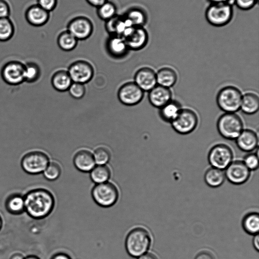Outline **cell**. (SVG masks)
<instances>
[{
  "mask_svg": "<svg viewBox=\"0 0 259 259\" xmlns=\"http://www.w3.org/2000/svg\"><path fill=\"white\" fill-rule=\"evenodd\" d=\"M25 211L31 218L40 220L48 217L53 211L55 199L52 193L44 188H36L24 195Z\"/></svg>",
  "mask_w": 259,
  "mask_h": 259,
  "instance_id": "cell-1",
  "label": "cell"
},
{
  "mask_svg": "<svg viewBox=\"0 0 259 259\" xmlns=\"http://www.w3.org/2000/svg\"><path fill=\"white\" fill-rule=\"evenodd\" d=\"M152 240L151 233L147 228L136 227L131 230L126 236V251L130 256L138 258L148 251Z\"/></svg>",
  "mask_w": 259,
  "mask_h": 259,
  "instance_id": "cell-2",
  "label": "cell"
},
{
  "mask_svg": "<svg viewBox=\"0 0 259 259\" xmlns=\"http://www.w3.org/2000/svg\"><path fill=\"white\" fill-rule=\"evenodd\" d=\"M243 122L236 113H224L217 121V128L221 137L229 140H235L243 131Z\"/></svg>",
  "mask_w": 259,
  "mask_h": 259,
  "instance_id": "cell-3",
  "label": "cell"
},
{
  "mask_svg": "<svg viewBox=\"0 0 259 259\" xmlns=\"http://www.w3.org/2000/svg\"><path fill=\"white\" fill-rule=\"evenodd\" d=\"M242 95L235 86H225L217 94V104L224 113H235L240 109Z\"/></svg>",
  "mask_w": 259,
  "mask_h": 259,
  "instance_id": "cell-4",
  "label": "cell"
},
{
  "mask_svg": "<svg viewBox=\"0 0 259 259\" xmlns=\"http://www.w3.org/2000/svg\"><path fill=\"white\" fill-rule=\"evenodd\" d=\"M91 195L97 205L107 208L112 206L117 202L119 191L114 183L108 181L95 184L92 189Z\"/></svg>",
  "mask_w": 259,
  "mask_h": 259,
  "instance_id": "cell-5",
  "label": "cell"
},
{
  "mask_svg": "<svg viewBox=\"0 0 259 259\" xmlns=\"http://www.w3.org/2000/svg\"><path fill=\"white\" fill-rule=\"evenodd\" d=\"M50 160L44 152L38 150L29 151L23 155L21 160L23 170L30 175L42 173Z\"/></svg>",
  "mask_w": 259,
  "mask_h": 259,
  "instance_id": "cell-6",
  "label": "cell"
},
{
  "mask_svg": "<svg viewBox=\"0 0 259 259\" xmlns=\"http://www.w3.org/2000/svg\"><path fill=\"white\" fill-rule=\"evenodd\" d=\"M233 15L231 4H210L205 12L207 21L212 25L220 27L229 23Z\"/></svg>",
  "mask_w": 259,
  "mask_h": 259,
  "instance_id": "cell-7",
  "label": "cell"
},
{
  "mask_svg": "<svg viewBox=\"0 0 259 259\" xmlns=\"http://www.w3.org/2000/svg\"><path fill=\"white\" fill-rule=\"evenodd\" d=\"M199 122L198 115L193 110L182 108L177 117L170 123L173 130L180 135H188L197 127Z\"/></svg>",
  "mask_w": 259,
  "mask_h": 259,
  "instance_id": "cell-8",
  "label": "cell"
},
{
  "mask_svg": "<svg viewBox=\"0 0 259 259\" xmlns=\"http://www.w3.org/2000/svg\"><path fill=\"white\" fill-rule=\"evenodd\" d=\"M233 151L228 145L219 143L213 145L209 150L207 159L211 167L225 169L233 161Z\"/></svg>",
  "mask_w": 259,
  "mask_h": 259,
  "instance_id": "cell-9",
  "label": "cell"
},
{
  "mask_svg": "<svg viewBox=\"0 0 259 259\" xmlns=\"http://www.w3.org/2000/svg\"><path fill=\"white\" fill-rule=\"evenodd\" d=\"M24 64L12 60L6 63L1 70L4 81L11 85H17L24 82Z\"/></svg>",
  "mask_w": 259,
  "mask_h": 259,
  "instance_id": "cell-10",
  "label": "cell"
},
{
  "mask_svg": "<svg viewBox=\"0 0 259 259\" xmlns=\"http://www.w3.org/2000/svg\"><path fill=\"white\" fill-rule=\"evenodd\" d=\"M226 179L234 185H242L250 178L251 171L242 160H233L225 169Z\"/></svg>",
  "mask_w": 259,
  "mask_h": 259,
  "instance_id": "cell-11",
  "label": "cell"
},
{
  "mask_svg": "<svg viewBox=\"0 0 259 259\" xmlns=\"http://www.w3.org/2000/svg\"><path fill=\"white\" fill-rule=\"evenodd\" d=\"M67 72L72 82L82 84L90 81L94 72L92 65L84 60H78L72 63Z\"/></svg>",
  "mask_w": 259,
  "mask_h": 259,
  "instance_id": "cell-12",
  "label": "cell"
},
{
  "mask_svg": "<svg viewBox=\"0 0 259 259\" xmlns=\"http://www.w3.org/2000/svg\"><path fill=\"white\" fill-rule=\"evenodd\" d=\"M93 29V24L90 19L84 16H78L68 23L67 30L78 40L89 38Z\"/></svg>",
  "mask_w": 259,
  "mask_h": 259,
  "instance_id": "cell-13",
  "label": "cell"
},
{
  "mask_svg": "<svg viewBox=\"0 0 259 259\" xmlns=\"http://www.w3.org/2000/svg\"><path fill=\"white\" fill-rule=\"evenodd\" d=\"M144 97V91L135 82L123 84L118 91V98L122 104L127 106L135 105L140 102Z\"/></svg>",
  "mask_w": 259,
  "mask_h": 259,
  "instance_id": "cell-14",
  "label": "cell"
},
{
  "mask_svg": "<svg viewBox=\"0 0 259 259\" xmlns=\"http://www.w3.org/2000/svg\"><path fill=\"white\" fill-rule=\"evenodd\" d=\"M135 82L143 91H149L157 85L156 72L149 67L141 68L135 74Z\"/></svg>",
  "mask_w": 259,
  "mask_h": 259,
  "instance_id": "cell-15",
  "label": "cell"
},
{
  "mask_svg": "<svg viewBox=\"0 0 259 259\" xmlns=\"http://www.w3.org/2000/svg\"><path fill=\"white\" fill-rule=\"evenodd\" d=\"M148 97L151 105L159 109L172 100V93L169 88L157 84L149 91Z\"/></svg>",
  "mask_w": 259,
  "mask_h": 259,
  "instance_id": "cell-16",
  "label": "cell"
},
{
  "mask_svg": "<svg viewBox=\"0 0 259 259\" xmlns=\"http://www.w3.org/2000/svg\"><path fill=\"white\" fill-rule=\"evenodd\" d=\"M237 147L242 151L251 152L258 147V137L251 129H243L235 140Z\"/></svg>",
  "mask_w": 259,
  "mask_h": 259,
  "instance_id": "cell-17",
  "label": "cell"
},
{
  "mask_svg": "<svg viewBox=\"0 0 259 259\" xmlns=\"http://www.w3.org/2000/svg\"><path fill=\"white\" fill-rule=\"evenodd\" d=\"M124 40L128 49L139 50L144 48L147 45L148 34L143 26H135Z\"/></svg>",
  "mask_w": 259,
  "mask_h": 259,
  "instance_id": "cell-18",
  "label": "cell"
},
{
  "mask_svg": "<svg viewBox=\"0 0 259 259\" xmlns=\"http://www.w3.org/2000/svg\"><path fill=\"white\" fill-rule=\"evenodd\" d=\"M25 16L29 24L39 27L44 25L48 22L50 18V12L36 4L31 5L27 9Z\"/></svg>",
  "mask_w": 259,
  "mask_h": 259,
  "instance_id": "cell-19",
  "label": "cell"
},
{
  "mask_svg": "<svg viewBox=\"0 0 259 259\" xmlns=\"http://www.w3.org/2000/svg\"><path fill=\"white\" fill-rule=\"evenodd\" d=\"M73 162L75 168L82 172H90L96 165L93 153L87 150L77 152Z\"/></svg>",
  "mask_w": 259,
  "mask_h": 259,
  "instance_id": "cell-20",
  "label": "cell"
},
{
  "mask_svg": "<svg viewBox=\"0 0 259 259\" xmlns=\"http://www.w3.org/2000/svg\"><path fill=\"white\" fill-rule=\"evenodd\" d=\"M106 48L109 54L115 58L124 56L128 50L124 39L116 35H111L108 39Z\"/></svg>",
  "mask_w": 259,
  "mask_h": 259,
  "instance_id": "cell-21",
  "label": "cell"
},
{
  "mask_svg": "<svg viewBox=\"0 0 259 259\" xmlns=\"http://www.w3.org/2000/svg\"><path fill=\"white\" fill-rule=\"evenodd\" d=\"M156 81L158 85L170 88L177 81L178 74L176 70L170 67H163L156 73Z\"/></svg>",
  "mask_w": 259,
  "mask_h": 259,
  "instance_id": "cell-22",
  "label": "cell"
},
{
  "mask_svg": "<svg viewBox=\"0 0 259 259\" xmlns=\"http://www.w3.org/2000/svg\"><path fill=\"white\" fill-rule=\"evenodd\" d=\"M182 108V105L179 101L172 99L159 109V116L164 122L170 123L177 117Z\"/></svg>",
  "mask_w": 259,
  "mask_h": 259,
  "instance_id": "cell-23",
  "label": "cell"
},
{
  "mask_svg": "<svg viewBox=\"0 0 259 259\" xmlns=\"http://www.w3.org/2000/svg\"><path fill=\"white\" fill-rule=\"evenodd\" d=\"M259 108V98L253 92H247L242 95L240 110L247 115L256 113Z\"/></svg>",
  "mask_w": 259,
  "mask_h": 259,
  "instance_id": "cell-24",
  "label": "cell"
},
{
  "mask_svg": "<svg viewBox=\"0 0 259 259\" xmlns=\"http://www.w3.org/2000/svg\"><path fill=\"white\" fill-rule=\"evenodd\" d=\"M6 210L11 214L19 215L25 211L24 196L14 193L9 196L5 201Z\"/></svg>",
  "mask_w": 259,
  "mask_h": 259,
  "instance_id": "cell-25",
  "label": "cell"
},
{
  "mask_svg": "<svg viewBox=\"0 0 259 259\" xmlns=\"http://www.w3.org/2000/svg\"><path fill=\"white\" fill-rule=\"evenodd\" d=\"M226 179L224 170L210 167L205 172L204 180L207 186L211 188H218L222 186Z\"/></svg>",
  "mask_w": 259,
  "mask_h": 259,
  "instance_id": "cell-26",
  "label": "cell"
},
{
  "mask_svg": "<svg viewBox=\"0 0 259 259\" xmlns=\"http://www.w3.org/2000/svg\"><path fill=\"white\" fill-rule=\"evenodd\" d=\"M72 82L68 72L63 70L56 72L51 79L52 86L59 92L67 91Z\"/></svg>",
  "mask_w": 259,
  "mask_h": 259,
  "instance_id": "cell-27",
  "label": "cell"
},
{
  "mask_svg": "<svg viewBox=\"0 0 259 259\" xmlns=\"http://www.w3.org/2000/svg\"><path fill=\"white\" fill-rule=\"evenodd\" d=\"M244 231L251 235L258 234L259 231V214L257 212L251 211L246 213L242 220Z\"/></svg>",
  "mask_w": 259,
  "mask_h": 259,
  "instance_id": "cell-28",
  "label": "cell"
},
{
  "mask_svg": "<svg viewBox=\"0 0 259 259\" xmlns=\"http://www.w3.org/2000/svg\"><path fill=\"white\" fill-rule=\"evenodd\" d=\"M111 176V170L107 165H97L90 172L92 181L99 184L109 181Z\"/></svg>",
  "mask_w": 259,
  "mask_h": 259,
  "instance_id": "cell-29",
  "label": "cell"
},
{
  "mask_svg": "<svg viewBox=\"0 0 259 259\" xmlns=\"http://www.w3.org/2000/svg\"><path fill=\"white\" fill-rule=\"evenodd\" d=\"M131 21L134 26H143L147 22L146 12L142 9L133 8L128 10L124 15Z\"/></svg>",
  "mask_w": 259,
  "mask_h": 259,
  "instance_id": "cell-30",
  "label": "cell"
},
{
  "mask_svg": "<svg viewBox=\"0 0 259 259\" xmlns=\"http://www.w3.org/2000/svg\"><path fill=\"white\" fill-rule=\"evenodd\" d=\"M78 40L67 30L62 32L58 36L57 43L61 49L65 51L73 50Z\"/></svg>",
  "mask_w": 259,
  "mask_h": 259,
  "instance_id": "cell-31",
  "label": "cell"
},
{
  "mask_svg": "<svg viewBox=\"0 0 259 259\" xmlns=\"http://www.w3.org/2000/svg\"><path fill=\"white\" fill-rule=\"evenodd\" d=\"M41 70L37 64L28 62L24 64V82L33 83L38 80L40 76Z\"/></svg>",
  "mask_w": 259,
  "mask_h": 259,
  "instance_id": "cell-32",
  "label": "cell"
},
{
  "mask_svg": "<svg viewBox=\"0 0 259 259\" xmlns=\"http://www.w3.org/2000/svg\"><path fill=\"white\" fill-rule=\"evenodd\" d=\"M15 32L14 24L9 18H0V41L10 40Z\"/></svg>",
  "mask_w": 259,
  "mask_h": 259,
  "instance_id": "cell-33",
  "label": "cell"
},
{
  "mask_svg": "<svg viewBox=\"0 0 259 259\" xmlns=\"http://www.w3.org/2000/svg\"><path fill=\"white\" fill-rule=\"evenodd\" d=\"M97 8L99 17L104 21H107L116 15L117 9L115 4L108 1Z\"/></svg>",
  "mask_w": 259,
  "mask_h": 259,
  "instance_id": "cell-34",
  "label": "cell"
},
{
  "mask_svg": "<svg viewBox=\"0 0 259 259\" xmlns=\"http://www.w3.org/2000/svg\"><path fill=\"white\" fill-rule=\"evenodd\" d=\"M61 172L62 168L60 165L57 162L50 161L42 173L46 179L54 181L60 177Z\"/></svg>",
  "mask_w": 259,
  "mask_h": 259,
  "instance_id": "cell-35",
  "label": "cell"
},
{
  "mask_svg": "<svg viewBox=\"0 0 259 259\" xmlns=\"http://www.w3.org/2000/svg\"><path fill=\"white\" fill-rule=\"evenodd\" d=\"M93 154L97 165H106L111 158V153L109 150L103 147L97 148Z\"/></svg>",
  "mask_w": 259,
  "mask_h": 259,
  "instance_id": "cell-36",
  "label": "cell"
},
{
  "mask_svg": "<svg viewBox=\"0 0 259 259\" xmlns=\"http://www.w3.org/2000/svg\"><path fill=\"white\" fill-rule=\"evenodd\" d=\"M242 161L250 171L255 170L258 167V154L250 152L244 156Z\"/></svg>",
  "mask_w": 259,
  "mask_h": 259,
  "instance_id": "cell-37",
  "label": "cell"
},
{
  "mask_svg": "<svg viewBox=\"0 0 259 259\" xmlns=\"http://www.w3.org/2000/svg\"><path fill=\"white\" fill-rule=\"evenodd\" d=\"M70 95L76 99L82 98L85 93V88L84 84L72 82L68 89Z\"/></svg>",
  "mask_w": 259,
  "mask_h": 259,
  "instance_id": "cell-38",
  "label": "cell"
},
{
  "mask_svg": "<svg viewBox=\"0 0 259 259\" xmlns=\"http://www.w3.org/2000/svg\"><path fill=\"white\" fill-rule=\"evenodd\" d=\"M258 0H233L236 6L240 9L247 10L252 8Z\"/></svg>",
  "mask_w": 259,
  "mask_h": 259,
  "instance_id": "cell-39",
  "label": "cell"
},
{
  "mask_svg": "<svg viewBox=\"0 0 259 259\" xmlns=\"http://www.w3.org/2000/svg\"><path fill=\"white\" fill-rule=\"evenodd\" d=\"M37 5L45 10L50 12L56 7L57 0H37Z\"/></svg>",
  "mask_w": 259,
  "mask_h": 259,
  "instance_id": "cell-40",
  "label": "cell"
},
{
  "mask_svg": "<svg viewBox=\"0 0 259 259\" xmlns=\"http://www.w3.org/2000/svg\"><path fill=\"white\" fill-rule=\"evenodd\" d=\"M10 14V8L5 0H0V18H9Z\"/></svg>",
  "mask_w": 259,
  "mask_h": 259,
  "instance_id": "cell-41",
  "label": "cell"
},
{
  "mask_svg": "<svg viewBox=\"0 0 259 259\" xmlns=\"http://www.w3.org/2000/svg\"><path fill=\"white\" fill-rule=\"evenodd\" d=\"M194 259H215V257L209 251L204 250L199 252Z\"/></svg>",
  "mask_w": 259,
  "mask_h": 259,
  "instance_id": "cell-42",
  "label": "cell"
},
{
  "mask_svg": "<svg viewBox=\"0 0 259 259\" xmlns=\"http://www.w3.org/2000/svg\"><path fill=\"white\" fill-rule=\"evenodd\" d=\"M51 259H72V258L65 252H59L54 254Z\"/></svg>",
  "mask_w": 259,
  "mask_h": 259,
  "instance_id": "cell-43",
  "label": "cell"
},
{
  "mask_svg": "<svg viewBox=\"0 0 259 259\" xmlns=\"http://www.w3.org/2000/svg\"><path fill=\"white\" fill-rule=\"evenodd\" d=\"M87 2L91 6L95 7H99L108 0H86Z\"/></svg>",
  "mask_w": 259,
  "mask_h": 259,
  "instance_id": "cell-44",
  "label": "cell"
},
{
  "mask_svg": "<svg viewBox=\"0 0 259 259\" xmlns=\"http://www.w3.org/2000/svg\"><path fill=\"white\" fill-rule=\"evenodd\" d=\"M137 259H158V258L154 253L148 251L138 257Z\"/></svg>",
  "mask_w": 259,
  "mask_h": 259,
  "instance_id": "cell-45",
  "label": "cell"
},
{
  "mask_svg": "<svg viewBox=\"0 0 259 259\" xmlns=\"http://www.w3.org/2000/svg\"><path fill=\"white\" fill-rule=\"evenodd\" d=\"M252 244L254 249L257 251H259V236L258 234L253 235L252 239Z\"/></svg>",
  "mask_w": 259,
  "mask_h": 259,
  "instance_id": "cell-46",
  "label": "cell"
},
{
  "mask_svg": "<svg viewBox=\"0 0 259 259\" xmlns=\"http://www.w3.org/2000/svg\"><path fill=\"white\" fill-rule=\"evenodd\" d=\"M211 4H222V3H228L231 4L232 1L233 0H208Z\"/></svg>",
  "mask_w": 259,
  "mask_h": 259,
  "instance_id": "cell-47",
  "label": "cell"
},
{
  "mask_svg": "<svg viewBox=\"0 0 259 259\" xmlns=\"http://www.w3.org/2000/svg\"><path fill=\"white\" fill-rule=\"evenodd\" d=\"M24 256L21 253H14L10 259H24Z\"/></svg>",
  "mask_w": 259,
  "mask_h": 259,
  "instance_id": "cell-48",
  "label": "cell"
},
{
  "mask_svg": "<svg viewBox=\"0 0 259 259\" xmlns=\"http://www.w3.org/2000/svg\"><path fill=\"white\" fill-rule=\"evenodd\" d=\"M24 259H40V258L34 255H30L25 257Z\"/></svg>",
  "mask_w": 259,
  "mask_h": 259,
  "instance_id": "cell-49",
  "label": "cell"
},
{
  "mask_svg": "<svg viewBox=\"0 0 259 259\" xmlns=\"http://www.w3.org/2000/svg\"><path fill=\"white\" fill-rule=\"evenodd\" d=\"M3 226V219L1 217V215L0 214V230H1Z\"/></svg>",
  "mask_w": 259,
  "mask_h": 259,
  "instance_id": "cell-50",
  "label": "cell"
}]
</instances>
